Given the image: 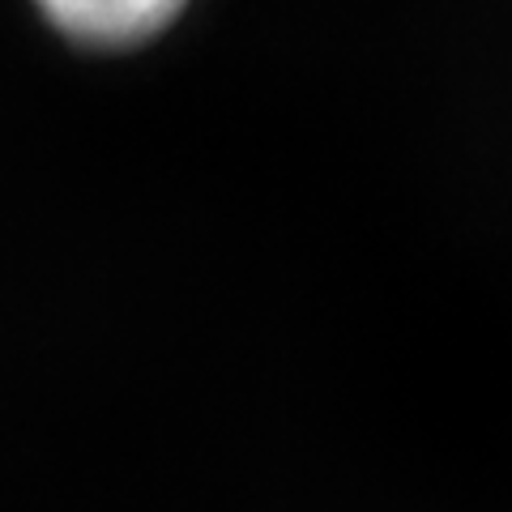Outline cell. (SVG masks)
<instances>
[{"label":"cell","mask_w":512,"mask_h":512,"mask_svg":"<svg viewBox=\"0 0 512 512\" xmlns=\"http://www.w3.org/2000/svg\"><path fill=\"white\" fill-rule=\"evenodd\" d=\"M43 22L69 43L116 52V47L146 43L180 18V0H52L43 5Z\"/></svg>","instance_id":"6da1fadb"}]
</instances>
